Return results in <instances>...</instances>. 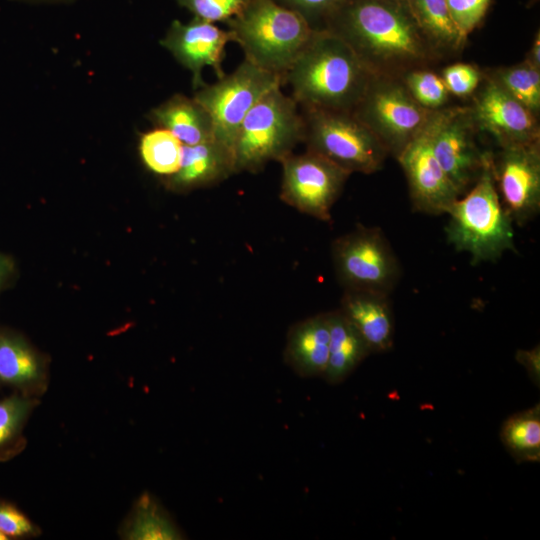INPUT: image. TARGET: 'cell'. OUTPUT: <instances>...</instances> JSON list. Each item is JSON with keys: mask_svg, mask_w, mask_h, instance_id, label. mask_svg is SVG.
Wrapping results in <instances>:
<instances>
[{"mask_svg": "<svg viewBox=\"0 0 540 540\" xmlns=\"http://www.w3.org/2000/svg\"><path fill=\"white\" fill-rule=\"evenodd\" d=\"M375 75L402 76L438 59L405 0H345L324 20Z\"/></svg>", "mask_w": 540, "mask_h": 540, "instance_id": "obj_1", "label": "cell"}, {"mask_svg": "<svg viewBox=\"0 0 540 540\" xmlns=\"http://www.w3.org/2000/svg\"><path fill=\"white\" fill-rule=\"evenodd\" d=\"M375 74L339 37L315 30L284 76L300 108L352 112Z\"/></svg>", "mask_w": 540, "mask_h": 540, "instance_id": "obj_2", "label": "cell"}, {"mask_svg": "<svg viewBox=\"0 0 540 540\" xmlns=\"http://www.w3.org/2000/svg\"><path fill=\"white\" fill-rule=\"evenodd\" d=\"M492 151L479 178L446 214L448 242L471 256V264L496 261L514 250L513 221L503 208L493 178Z\"/></svg>", "mask_w": 540, "mask_h": 540, "instance_id": "obj_3", "label": "cell"}, {"mask_svg": "<svg viewBox=\"0 0 540 540\" xmlns=\"http://www.w3.org/2000/svg\"><path fill=\"white\" fill-rule=\"evenodd\" d=\"M245 59L283 79L315 29L274 0H252L225 22Z\"/></svg>", "mask_w": 540, "mask_h": 540, "instance_id": "obj_4", "label": "cell"}, {"mask_svg": "<svg viewBox=\"0 0 540 540\" xmlns=\"http://www.w3.org/2000/svg\"><path fill=\"white\" fill-rule=\"evenodd\" d=\"M298 103L281 86L267 92L247 113L232 152L236 173H257L270 161H281L304 139Z\"/></svg>", "mask_w": 540, "mask_h": 540, "instance_id": "obj_5", "label": "cell"}, {"mask_svg": "<svg viewBox=\"0 0 540 540\" xmlns=\"http://www.w3.org/2000/svg\"><path fill=\"white\" fill-rule=\"evenodd\" d=\"M306 150L350 174L379 171L389 156L379 139L352 112L301 108Z\"/></svg>", "mask_w": 540, "mask_h": 540, "instance_id": "obj_6", "label": "cell"}, {"mask_svg": "<svg viewBox=\"0 0 540 540\" xmlns=\"http://www.w3.org/2000/svg\"><path fill=\"white\" fill-rule=\"evenodd\" d=\"M352 113L397 158L433 111L416 102L400 77L375 75Z\"/></svg>", "mask_w": 540, "mask_h": 540, "instance_id": "obj_7", "label": "cell"}, {"mask_svg": "<svg viewBox=\"0 0 540 540\" xmlns=\"http://www.w3.org/2000/svg\"><path fill=\"white\" fill-rule=\"evenodd\" d=\"M332 259L344 290L389 295L401 276L399 260L383 231L377 227L357 225L335 239Z\"/></svg>", "mask_w": 540, "mask_h": 540, "instance_id": "obj_8", "label": "cell"}, {"mask_svg": "<svg viewBox=\"0 0 540 540\" xmlns=\"http://www.w3.org/2000/svg\"><path fill=\"white\" fill-rule=\"evenodd\" d=\"M282 85V77L244 59L232 73L196 89L193 98L211 115L215 140L232 150L247 113L267 92Z\"/></svg>", "mask_w": 540, "mask_h": 540, "instance_id": "obj_9", "label": "cell"}, {"mask_svg": "<svg viewBox=\"0 0 540 540\" xmlns=\"http://www.w3.org/2000/svg\"><path fill=\"white\" fill-rule=\"evenodd\" d=\"M429 128L433 153L462 196L479 178L491 153L477 143L480 132L470 105L435 110Z\"/></svg>", "mask_w": 540, "mask_h": 540, "instance_id": "obj_10", "label": "cell"}, {"mask_svg": "<svg viewBox=\"0 0 540 540\" xmlns=\"http://www.w3.org/2000/svg\"><path fill=\"white\" fill-rule=\"evenodd\" d=\"M280 163V199L301 213L330 222L331 209L351 174L309 150L291 153Z\"/></svg>", "mask_w": 540, "mask_h": 540, "instance_id": "obj_11", "label": "cell"}, {"mask_svg": "<svg viewBox=\"0 0 540 540\" xmlns=\"http://www.w3.org/2000/svg\"><path fill=\"white\" fill-rule=\"evenodd\" d=\"M498 148L491 158L496 190L513 223L522 226L540 210V141Z\"/></svg>", "mask_w": 540, "mask_h": 540, "instance_id": "obj_12", "label": "cell"}, {"mask_svg": "<svg viewBox=\"0 0 540 540\" xmlns=\"http://www.w3.org/2000/svg\"><path fill=\"white\" fill-rule=\"evenodd\" d=\"M471 98L478 131L492 137L498 147L540 141L538 116L484 71Z\"/></svg>", "mask_w": 540, "mask_h": 540, "instance_id": "obj_13", "label": "cell"}, {"mask_svg": "<svg viewBox=\"0 0 540 540\" xmlns=\"http://www.w3.org/2000/svg\"><path fill=\"white\" fill-rule=\"evenodd\" d=\"M429 120L396 159L407 179L413 209L429 215H442L448 212L460 194L433 153Z\"/></svg>", "mask_w": 540, "mask_h": 540, "instance_id": "obj_14", "label": "cell"}, {"mask_svg": "<svg viewBox=\"0 0 540 540\" xmlns=\"http://www.w3.org/2000/svg\"><path fill=\"white\" fill-rule=\"evenodd\" d=\"M230 41L233 36L228 29L193 17L188 23L174 20L160 43L192 73V85L198 89L205 84L203 68L211 67L218 78L225 75L222 63L225 47Z\"/></svg>", "mask_w": 540, "mask_h": 540, "instance_id": "obj_15", "label": "cell"}, {"mask_svg": "<svg viewBox=\"0 0 540 540\" xmlns=\"http://www.w3.org/2000/svg\"><path fill=\"white\" fill-rule=\"evenodd\" d=\"M0 385L38 397L48 386L44 356L20 333L0 327Z\"/></svg>", "mask_w": 540, "mask_h": 540, "instance_id": "obj_16", "label": "cell"}, {"mask_svg": "<svg viewBox=\"0 0 540 540\" xmlns=\"http://www.w3.org/2000/svg\"><path fill=\"white\" fill-rule=\"evenodd\" d=\"M339 310L362 336L371 353H384L392 349L394 315L389 295L344 290Z\"/></svg>", "mask_w": 540, "mask_h": 540, "instance_id": "obj_17", "label": "cell"}, {"mask_svg": "<svg viewBox=\"0 0 540 540\" xmlns=\"http://www.w3.org/2000/svg\"><path fill=\"white\" fill-rule=\"evenodd\" d=\"M230 148L217 140L183 145L178 171L166 178V186L174 192L214 186L235 174Z\"/></svg>", "mask_w": 540, "mask_h": 540, "instance_id": "obj_18", "label": "cell"}, {"mask_svg": "<svg viewBox=\"0 0 540 540\" xmlns=\"http://www.w3.org/2000/svg\"><path fill=\"white\" fill-rule=\"evenodd\" d=\"M329 340L327 312L299 321L288 331L284 361L300 377H323Z\"/></svg>", "mask_w": 540, "mask_h": 540, "instance_id": "obj_19", "label": "cell"}, {"mask_svg": "<svg viewBox=\"0 0 540 540\" xmlns=\"http://www.w3.org/2000/svg\"><path fill=\"white\" fill-rule=\"evenodd\" d=\"M149 119L157 127L170 131L183 145L215 140L211 115L194 98L173 95L152 109Z\"/></svg>", "mask_w": 540, "mask_h": 540, "instance_id": "obj_20", "label": "cell"}, {"mask_svg": "<svg viewBox=\"0 0 540 540\" xmlns=\"http://www.w3.org/2000/svg\"><path fill=\"white\" fill-rule=\"evenodd\" d=\"M329 357L323 378L329 384L343 382L371 351L366 342L339 309L327 312Z\"/></svg>", "mask_w": 540, "mask_h": 540, "instance_id": "obj_21", "label": "cell"}, {"mask_svg": "<svg viewBox=\"0 0 540 540\" xmlns=\"http://www.w3.org/2000/svg\"><path fill=\"white\" fill-rule=\"evenodd\" d=\"M417 26L438 58L460 52L467 38L453 20L445 0H405Z\"/></svg>", "mask_w": 540, "mask_h": 540, "instance_id": "obj_22", "label": "cell"}, {"mask_svg": "<svg viewBox=\"0 0 540 540\" xmlns=\"http://www.w3.org/2000/svg\"><path fill=\"white\" fill-rule=\"evenodd\" d=\"M121 536L129 540H179L183 533L170 515L148 492L143 493L121 527Z\"/></svg>", "mask_w": 540, "mask_h": 540, "instance_id": "obj_23", "label": "cell"}, {"mask_svg": "<svg viewBox=\"0 0 540 540\" xmlns=\"http://www.w3.org/2000/svg\"><path fill=\"white\" fill-rule=\"evenodd\" d=\"M500 438L517 463L540 461V406L517 412L502 424Z\"/></svg>", "mask_w": 540, "mask_h": 540, "instance_id": "obj_24", "label": "cell"}, {"mask_svg": "<svg viewBox=\"0 0 540 540\" xmlns=\"http://www.w3.org/2000/svg\"><path fill=\"white\" fill-rule=\"evenodd\" d=\"M38 404L37 397L17 392L0 400V461L14 457L24 448L23 430Z\"/></svg>", "mask_w": 540, "mask_h": 540, "instance_id": "obj_25", "label": "cell"}, {"mask_svg": "<svg viewBox=\"0 0 540 540\" xmlns=\"http://www.w3.org/2000/svg\"><path fill=\"white\" fill-rule=\"evenodd\" d=\"M183 144L167 129L157 127L141 136L140 154L146 167L169 177L180 167Z\"/></svg>", "mask_w": 540, "mask_h": 540, "instance_id": "obj_26", "label": "cell"}, {"mask_svg": "<svg viewBox=\"0 0 540 540\" xmlns=\"http://www.w3.org/2000/svg\"><path fill=\"white\" fill-rule=\"evenodd\" d=\"M484 72L539 117L540 70L524 59L515 65Z\"/></svg>", "mask_w": 540, "mask_h": 540, "instance_id": "obj_27", "label": "cell"}, {"mask_svg": "<svg viewBox=\"0 0 540 540\" xmlns=\"http://www.w3.org/2000/svg\"><path fill=\"white\" fill-rule=\"evenodd\" d=\"M407 90L418 104L435 111L446 107L449 92L436 73L425 68L412 69L400 76Z\"/></svg>", "mask_w": 540, "mask_h": 540, "instance_id": "obj_28", "label": "cell"}, {"mask_svg": "<svg viewBox=\"0 0 540 540\" xmlns=\"http://www.w3.org/2000/svg\"><path fill=\"white\" fill-rule=\"evenodd\" d=\"M194 17L216 23L238 15L252 0H175Z\"/></svg>", "mask_w": 540, "mask_h": 540, "instance_id": "obj_29", "label": "cell"}, {"mask_svg": "<svg viewBox=\"0 0 540 540\" xmlns=\"http://www.w3.org/2000/svg\"><path fill=\"white\" fill-rule=\"evenodd\" d=\"M441 78L450 94L467 98L471 97L479 86L483 71L472 64L454 63L442 70Z\"/></svg>", "mask_w": 540, "mask_h": 540, "instance_id": "obj_30", "label": "cell"}, {"mask_svg": "<svg viewBox=\"0 0 540 540\" xmlns=\"http://www.w3.org/2000/svg\"><path fill=\"white\" fill-rule=\"evenodd\" d=\"M450 14L464 37L485 17L491 0H445Z\"/></svg>", "mask_w": 540, "mask_h": 540, "instance_id": "obj_31", "label": "cell"}, {"mask_svg": "<svg viewBox=\"0 0 540 540\" xmlns=\"http://www.w3.org/2000/svg\"><path fill=\"white\" fill-rule=\"evenodd\" d=\"M0 532L8 539L37 537L39 527L16 505L0 499Z\"/></svg>", "mask_w": 540, "mask_h": 540, "instance_id": "obj_32", "label": "cell"}, {"mask_svg": "<svg viewBox=\"0 0 540 540\" xmlns=\"http://www.w3.org/2000/svg\"><path fill=\"white\" fill-rule=\"evenodd\" d=\"M282 7L302 16L309 25L321 29L325 18L345 0H274Z\"/></svg>", "mask_w": 540, "mask_h": 540, "instance_id": "obj_33", "label": "cell"}, {"mask_svg": "<svg viewBox=\"0 0 540 540\" xmlns=\"http://www.w3.org/2000/svg\"><path fill=\"white\" fill-rule=\"evenodd\" d=\"M516 360L527 371L532 382L539 387L540 384V347L539 345L529 350L520 349L516 352Z\"/></svg>", "mask_w": 540, "mask_h": 540, "instance_id": "obj_34", "label": "cell"}, {"mask_svg": "<svg viewBox=\"0 0 540 540\" xmlns=\"http://www.w3.org/2000/svg\"><path fill=\"white\" fill-rule=\"evenodd\" d=\"M15 272L13 259L0 252V292L10 282Z\"/></svg>", "mask_w": 540, "mask_h": 540, "instance_id": "obj_35", "label": "cell"}, {"mask_svg": "<svg viewBox=\"0 0 540 540\" xmlns=\"http://www.w3.org/2000/svg\"><path fill=\"white\" fill-rule=\"evenodd\" d=\"M525 60L534 68L540 70V33L535 34L532 45L527 53Z\"/></svg>", "mask_w": 540, "mask_h": 540, "instance_id": "obj_36", "label": "cell"}, {"mask_svg": "<svg viewBox=\"0 0 540 540\" xmlns=\"http://www.w3.org/2000/svg\"><path fill=\"white\" fill-rule=\"evenodd\" d=\"M29 3H39V2H54V1H68V0H18Z\"/></svg>", "mask_w": 540, "mask_h": 540, "instance_id": "obj_37", "label": "cell"}, {"mask_svg": "<svg viewBox=\"0 0 540 540\" xmlns=\"http://www.w3.org/2000/svg\"><path fill=\"white\" fill-rule=\"evenodd\" d=\"M8 538L0 532V540H7Z\"/></svg>", "mask_w": 540, "mask_h": 540, "instance_id": "obj_38", "label": "cell"}]
</instances>
